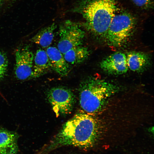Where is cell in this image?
Segmentation results:
<instances>
[{"mask_svg":"<svg viewBox=\"0 0 154 154\" xmlns=\"http://www.w3.org/2000/svg\"><path fill=\"white\" fill-rule=\"evenodd\" d=\"M137 6L139 7L148 8L153 5V0H131Z\"/></svg>","mask_w":154,"mask_h":154,"instance_id":"2e32d148","label":"cell"},{"mask_svg":"<svg viewBox=\"0 0 154 154\" xmlns=\"http://www.w3.org/2000/svg\"><path fill=\"white\" fill-rule=\"evenodd\" d=\"M8 59L5 53L0 50V80L2 79L7 73Z\"/></svg>","mask_w":154,"mask_h":154,"instance_id":"9a60e30c","label":"cell"},{"mask_svg":"<svg viewBox=\"0 0 154 154\" xmlns=\"http://www.w3.org/2000/svg\"><path fill=\"white\" fill-rule=\"evenodd\" d=\"M59 32L57 48L63 54L74 47L82 45L85 34L80 25L70 20L60 25Z\"/></svg>","mask_w":154,"mask_h":154,"instance_id":"5b68a950","label":"cell"},{"mask_svg":"<svg viewBox=\"0 0 154 154\" xmlns=\"http://www.w3.org/2000/svg\"><path fill=\"white\" fill-rule=\"evenodd\" d=\"M114 85L95 77L87 78L80 84L79 99L84 112L93 115L101 110L106 101L117 90Z\"/></svg>","mask_w":154,"mask_h":154,"instance_id":"3957f363","label":"cell"},{"mask_svg":"<svg viewBox=\"0 0 154 154\" xmlns=\"http://www.w3.org/2000/svg\"><path fill=\"white\" fill-rule=\"evenodd\" d=\"M47 99L54 112L57 116L70 114L75 102L72 92L64 87L53 88L48 91Z\"/></svg>","mask_w":154,"mask_h":154,"instance_id":"8992f818","label":"cell"},{"mask_svg":"<svg viewBox=\"0 0 154 154\" xmlns=\"http://www.w3.org/2000/svg\"><path fill=\"white\" fill-rule=\"evenodd\" d=\"M90 54V51L87 47L78 46L74 47L64 54V58L69 64H80L86 59Z\"/></svg>","mask_w":154,"mask_h":154,"instance_id":"5bb4252c","label":"cell"},{"mask_svg":"<svg viewBox=\"0 0 154 154\" xmlns=\"http://www.w3.org/2000/svg\"><path fill=\"white\" fill-rule=\"evenodd\" d=\"M34 55L29 48L25 46L15 52L14 68L16 77L24 80L33 78V64Z\"/></svg>","mask_w":154,"mask_h":154,"instance_id":"52a82bcc","label":"cell"},{"mask_svg":"<svg viewBox=\"0 0 154 154\" xmlns=\"http://www.w3.org/2000/svg\"><path fill=\"white\" fill-rule=\"evenodd\" d=\"M128 68L135 72L142 71L149 65V57L147 54L140 52L132 51L126 56Z\"/></svg>","mask_w":154,"mask_h":154,"instance_id":"7c38bea8","label":"cell"},{"mask_svg":"<svg viewBox=\"0 0 154 154\" xmlns=\"http://www.w3.org/2000/svg\"><path fill=\"white\" fill-rule=\"evenodd\" d=\"M136 23L135 19L129 14H116L104 38L108 44L115 47L124 45L133 33Z\"/></svg>","mask_w":154,"mask_h":154,"instance_id":"277c9868","label":"cell"},{"mask_svg":"<svg viewBox=\"0 0 154 154\" xmlns=\"http://www.w3.org/2000/svg\"><path fill=\"white\" fill-rule=\"evenodd\" d=\"M101 68L109 74L118 75L126 73L128 70L126 56L123 53L117 52L104 58L101 61Z\"/></svg>","mask_w":154,"mask_h":154,"instance_id":"ba28073f","label":"cell"},{"mask_svg":"<svg viewBox=\"0 0 154 154\" xmlns=\"http://www.w3.org/2000/svg\"><path fill=\"white\" fill-rule=\"evenodd\" d=\"M18 134L0 128V154H17Z\"/></svg>","mask_w":154,"mask_h":154,"instance_id":"30bf717a","label":"cell"},{"mask_svg":"<svg viewBox=\"0 0 154 154\" xmlns=\"http://www.w3.org/2000/svg\"><path fill=\"white\" fill-rule=\"evenodd\" d=\"M52 69L46 50L40 48L36 51L33 64V78H38L47 73Z\"/></svg>","mask_w":154,"mask_h":154,"instance_id":"8fae6325","label":"cell"},{"mask_svg":"<svg viewBox=\"0 0 154 154\" xmlns=\"http://www.w3.org/2000/svg\"><path fill=\"white\" fill-rule=\"evenodd\" d=\"M57 27L53 23L39 31L30 41L43 48H48L52 43L54 37V32Z\"/></svg>","mask_w":154,"mask_h":154,"instance_id":"4fadbf2b","label":"cell"},{"mask_svg":"<svg viewBox=\"0 0 154 154\" xmlns=\"http://www.w3.org/2000/svg\"><path fill=\"white\" fill-rule=\"evenodd\" d=\"M99 129L98 121L93 115L77 114L63 125L45 148V153L63 146L92 147L99 139Z\"/></svg>","mask_w":154,"mask_h":154,"instance_id":"6da1fadb","label":"cell"},{"mask_svg":"<svg viewBox=\"0 0 154 154\" xmlns=\"http://www.w3.org/2000/svg\"><path fill=\"white\" fill-rule=\"evenodd\" d=\"M117 7L116 0H86L80 11L84 27L95 37L104 38Z\"/></svg>","mask_w":154,"mask_h":154,"instance_id":"7a4b0ae2","label":"cell"},{"mask_svg":"<svg viewBox=\"0 0 154 154\" xmlns=\"http://www.w3.org/2000/svg\"><path fill=\"white\" fill-rule=\"evenodd\" d=\"M9 0H0V5H1L5 2L8 1Z\"/></svg>","mask_w":154,"mask_h":154,"instance_id":"e0dca14e","label":"cell"},{"mask_svg":"<svg viewBox=\"0 0 154 154\" xmlns=\"http://www.w3.org/2000/svg\"><path fill=\"white\" fill-rule=\"evenodd\" d=\"M48 56L52 69L62 76L67 75L69 73L70 64L65 59L63 54L58 48L49 46L46 50Z\"/></svg>","mask_w":154,"mask_h":154,"instance_id":"9c48e42d","label":"cell"}]
</instances>
